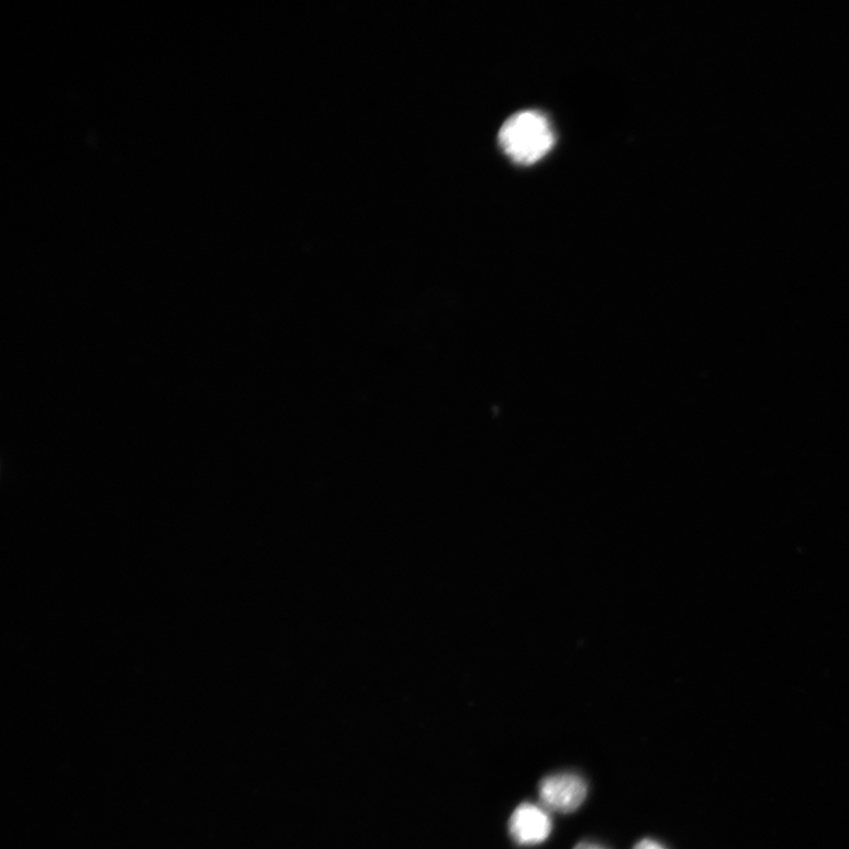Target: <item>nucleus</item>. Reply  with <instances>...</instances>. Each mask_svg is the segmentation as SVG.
<instances>
[{
  "instance_id": "obj_5",
  "label": "nucleus",
  "mask_w": 849,
  "mask_h": 849,
  "mask_svg": "<svg viewBox=\"0 0 849 849\" xmlns=\"http://www.w3.org/2000/svg\"><path fill=\"white\" fill-rule=\"evenodd\" d=\"M573 849H605V848L600 846V845H597V844L581 842V844L577 845Z\"/></svg>"
},
{
  "instance_id": "obj_3",
  "label": "nucleus",
  "mask_w": 849,
  "mask_h": 849,
  "mask_svg": "<svg viewBox=\"0 0 849 849\" xmlns=\"http://www.w3.org/2000/svg\"><path fill=\"white\" fill-rule=\"evenodd\" d=\"M509 829L517 845L535 846L549 838L552 824L546 808L525 803L511 815Z\"/></svg>"
},
{
  "instance_id": "obj_2",
  "label": "nucleus",
  "mask_w": 849,
  "mask_h": 849,
  "mask_svg": "<svg viewBox=\"0 0 849 849\" xmlns=\"http://www.w3.org/2000/svg\"><path fill=\"white\" fill-rule=\"evenodd\" d=\"M538 792L543 808L568 814L584 803L588 787L581 777L563 773L544 778L539 782Z\"/></svg>"
},
{
  "instance_id": "obj_1",
  "label": "nucleus",
  "mask_w": 849,
  "mask_h": 849,
  "mask_svg": "<svg viewBox=\"0 0 849 849\" xmlns=\"http://www.w3.org/2000/svg\"><path fill=\"white\" fill-rule=\"evenodd\" d=\"M499 142L511 161L533 166L554 148L556 137L546 115L536 110H525L505 121Z\"/></svg>"
},
{
  "instance_id": "obj_4",
  "label": "nucleus",
  "mask_w": 849,
  "mask_h": 849,
  "mask_svg": "<svg viewBox=\"0 0 849 849\" xmlns=\"http://www.w3.org/2000/svg\"><path fill=\"white\" fill-rule=\"evenodd\" d=\"M634 849H666L661 844L650 839L639 841Z\"/></svg>"
}]
</instances>
